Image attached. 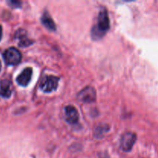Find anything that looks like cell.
Here are the masks:
<instances>
[{
  "label": "cell",
  "instance_id": "5b68a950",
  "mask_svg": "<svg viewBox=\"0 0 158 158\" xmlns=\"http://www.w3.org/2000/svg\"><path fill=\"white\" fill-rule=\"evenodd\" d=\"M77 98L83 103H92L95 101L97 98V93L95 89L92 86H87L82 89L78 94Z\"/></svg>",
  "mask_w": 158,
  "mask_h": 158
},
{
  "label": "cell",
  "instance_id": "8992f818",
  "mask_svg": "<svg viewBox=\"0 0 158 158\" xmlns=\"http://www.w3.org/2000/svg\"><path fill=\"white\" fill-rule=\"evenodd\" d=\"M65 118L69 124H76L79 121V114L77 110L73 106H69L65 107Z\"/></svg>",
  "mask_w": 158,
  "mask_h": 158
},
{
  "label": "cell",
  "instance_id": "7c38bea8",
  "mask_svg": "<svg viewBox=\"0 0 158 158\" xmlns=\"http://www.w3.org/2000/svg\"><path fill=\"white\" fill-rule=\"evenodd\" d=\"M2 36V28L1 25H0V40H1Z\"/></svg>",
  "mask_w": 158,
  "mask_h": 158
},
{
  "label": "cell",
  "instance_id": "277c9868",
  "mask_svg": "<svg viewBox=\"0 0 158 158\" xmlns=\"http://www.w3.org/2000/svg\"><path fill=\"white\" fill-rule=\"evenodd\" d=\"M136 140H137V137H136V134H134V133H124L122 135L121 138H120V148L125 152H128V151H131L133 146L135 143Z\"/></svg>",
  "mask_w": 158,
  "mask_h": 158
},
{
  "label": "cell",
  "instance_id": "3957f363",
  "mask_svg": "<svg viewBox=\"0 0 158 158\" xmlns=\"http://www.w3.org/2000/svg\"><path fill=\"white\" fill-rule=\"evenodd\" d=\"M3 57H4L5 62L8 65H12V66L19 64L22 60L21 52L14 47L6 49V52H4Z\"/></svg>",
  "mask_w": 158,
  "mask_h": 158
},
{
  "label": "cell",
  "instance_id": "ba28073f",
  "mask_svg": "<svg viewBox=\"0 0 158 158\" xmlns=\"http://www.w3.org/2000/svg\"><path fill=\"white\" fill-rule=\"evenodd\" d=\"M15 38L19 40V46L20 47H26L32 43V41L27 38V34L24 29H18L15 34Z\"/></svg>",
  "mask_w": 158,
  "mask_h": 158
},
{
  "label": "cell",
  "instance_id": "52a82bcc",
  "mask_svg": "<svg viewBox=\"0 0 158 158\" xmlns=\"http://www.w3.org/2000/svg\"><path fill=\"white\" fill-rule=\"evenodd\" d=\"M32 75V69L31 67H26L16 78V82L20 86H26L30 82Z\"/></svg>",
  "mask_w": 158,
  "mask_h": 158
},
{
  "label": "cell",
  "instance_id": "6da1fadb",
  "mask_svg": "<svg viewBox=\"0 0 158 158\" xmlns=\"http://www.w3.org/2000/svg\"><path fill=\"white\" fill-rule=\"evenodd\" d=\"M110 29V19L107 11L105 8H102L97 19V24L93 28L92 37L94 40H99L106 34Z\"/></svg>",
  "mask_w": 158,
  "mask_h": 158
},
{
  "label": "cell",
  "instance_id": "30bf717a",
  "mask_svg": "<svg viewBox=\"0 0 158 158\" xmlns=\"http://www.w3.org/2000/svg\"><path fill=\"white\" fill-rule=\"evenodd\" d=\"M41 21L43 23V24L48 29L51 31H55L56 29V24L54 23V21L52 20V17L50 16L49 13L48 12H45L43 13V16L41 18Z\"/></svg>",
  "mask_w": 158,
  "mask_h": 158
},
{
  "label": "cell",
  "instance_id": "7a4b0ae2",
  "mask_svg": "<svg viewBox=\"0 0 158 158\" xmlns=\"http://www.w3.org/2000/svg\"><path fill=\"white\" fill-rule=\"evenodd\" d=\"M59 80L60 79L55 76H46L40 82V89L44 93H51L56 89Z\"/></svg>",
  "mask_w": 158,
  "mask_h": 158
},
{
  "label": "cell",
  "instance_id": "9c48e42d",
  "mask_svg": "<svg viewBox=\"0 0 158 158\" xmlns=\"http://www.w3.org/2000/svg\"><path fill=\"white\" fill-rule=\"evenodd\" d=\"M11 82L9 80H4L0 83V96L4 98H9L12 95V91H11Z\"/></svg>",
  "mask_w": 158,
  "mask_h": 158
},
{
  "label": "cell",
  "instance_id": "4fadbf2b",
  "mask_svg": "<svg viewBox=\"0 0 158 158\" xmlns=\"http://www.w3.org/2000/svg\"><path fill=\"white\" fill-rule=\"evenodd\" d=\"M1 69H2V63L1 62H0V71H1Z\"/></svg>",
  "mask_w": 158,
  "mask_h": 158
},
{
  "label": "cell",
  "instance_id": "8fae6325",
  "mask_svg": "<svg viewBox=\"0 0 158 158\" xmlns=\"http://www.w3.org/2000/svg\"><path fill=\"white\" fill-rule=\"evenodd\" d=\"M9 3L10 4L11 6H12V7H20L21 6V2H17V1H11V2H9Z\"/></svg>",
  "mask_w": 158,
  "mask_h": 158
}]
</instances>
